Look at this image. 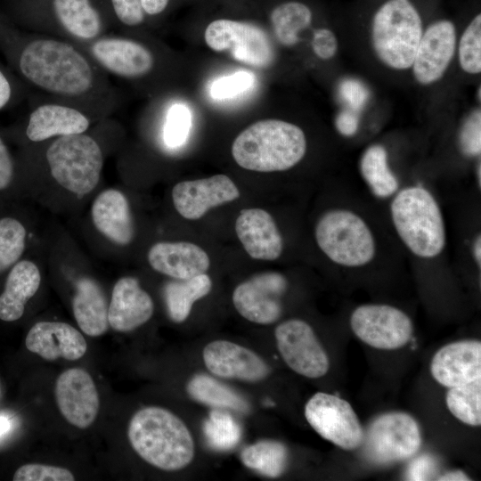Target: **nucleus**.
<instances>
[{
  "label": "nucleus",
  "instance_id": "10",
  "mask_svg": "<svg viewBox=\"0 0 481 481\" xmlns=\"http://www.w3.org/2000/svg\"><path fill=\"white\" fill-rule=\"evenodd\" d=\"M207 45L215 52H227L246 65L266 69L274 61L272 42L260 27L245 21L219 19L205 29Z\"/></svg>",
  "mask_w": 481,
  "mask_h": 481
},
{
  "label": "nucleus",
  "instance_id": "27",
  "mask_svg": "<svg viewBox=\"0 0 481 481\" xmlns=\"http://www.w3.org/2000/svg\"><path fill=\"white\" fill-rule=\"evenodd\" d=\"M72 309L76 322L85 334L98 337L107 331L109 306L95 281L86 277L77 281Z\"/></svg>",
  "mask_w": 481,
  "mask_h": 481
},
{
  "label": "nucleus",
  "instance_id": "48",
  "mask_svg": "<svg viewBox=\"0 0 481 481\" xmlns=\"http://www.w3.org/2000/svg\"><path fill=\"white\" fill-rule=\"evenodd\" d=\"M12 93L11 83L4 73L0 69V110L4 108L10 102Z\"/></svg>",
  "mask_w": 481,
  "mask_h": 481
},
{
  "label": "nucleus",
  "instance_id": "49",
  "mask_svg": "<svg viewBox=\"0 0 481 481\" xmlns=\"http://www.w3.org/2000/svg\"><path fill=\"white\" fill-rule=\"evenodd\" d=\"M438 480L460 481V480H469V477L461 470H454V471L448 472L442 475L438 478Z\"/></svg>",
  "mask_w": 481,
  "mask_h": 481
},
{
  "label": "nucleus",
  "instance_id": "30",
  "mask_svg": "<svg viewBox=\"0 0 481 481\" xmlns=\"http://www.w3.org/2000/svg\"><path fill=\"white\" fill-rule=\"evenodd\" d=\"M244 466L267 477H278L288 465L289 452L280 441L265 439L244 448L240 452Z\"/></svg>",
  "mask_w": 481,
  "mask_h": 481
},
{
  "label": "nucleus",
  "instance_id": "13",
  "mask_svg": "<svg viewBox=\"0 0 481 481\" xmlns=\"http://www.w3.org/2000/svg\"><path fill=\"white\" fill-rule=\"evenodd\" d=\"M274 337L282 360L293 371L309 379L321 378L328 372V355L306 322L287 320L276 327Z\"/></svg>",
  "mask_w": 481,
  "mask_h": 481
},
{
  "label": "nucleus",
  "instance_id": "26",
  "mask_svg": "<svg viewBox=\"0 0 481 481\" xmlns=\"http://www.w3.org/2000/svg\"><path fill=\"white\" fill-rule=\"evenodd\" d=\"M41 275L36 264L18 261L12 266L0 295V320L14 322L21 318L28 301L36 294Z\"/></svg>",
  "mask_w": 481,
  "mask_h": 481
},
{
  "label": "nucleus",
  "instance_id": "44",
  "mask_svg": "<svg viewBox=\"0 0 481 481\" xmlns=\"http://www.w3.org/2000/svg\"><path fill=\"white\" fill-rule=\"evenodd\" d=\"M436 472V462L434 457L422 454L414 459L408 467L406 477L408 480H428Z\"/></svg>",
  "mask_w": 481,
  "mask_h": 481
},
{
  "label": "nucleus",
  "instance_id": "41",
  "mask_svg": "<svg viewBox=\"0 0 481 481\" xmlns=\"http://www.w3.org/2000/svg\"><path fill=\"white\" fill-rule=\"evenodd\" d=\"M111 12L117 21L125 27L140 26L145 19L141 0H109Z\"/></svg>",
  "mask_w": 481,
  "mask_h": 481
},
{
  "label": "nucleus",
  "instance_id": "19",
  "mask_svg": "<svg viewBox=\"0 0 481 481\" xmlns=\"http://www.w3.org/2000/svg\"><path fill=\"white\" fill-rule=\"evenodd\" d=\"M455 43V28L451 21H437L426 30L412 63L413 74L419 83L429 85L444 75L453 57Z\"/></svg>",
  "mask_w": 481,
  "mask_h": 481
},
{
  "label": "nucleus",
  "instance_id": "8",
  "mask_svg": "<svg viewBox=\"0 0 481 481\" xmlns=\"http://www.w3.org/2000/svg\"><path fill=\"white\" fill-rule=\"evenodd\" d=\"M39 8L32 25L38 33L72 41L93 42L106 34L107 24L92 0H48Z\"/></svg>",
  "mask_w": 481,
  "mask_h": 481
},
{
  "label": "nucleus",
  "instance_id": "1",
  "mask_svg": "<svg viewBox=\"0 0 481 481\" xmlns=\"http://www.w3.org/2000/svg\"><path fill=\"white\" fill-rule=\"evenodd\" d=\"M16 67L45 99L71 105L94 121L108 118L118 97L109 76L78 45L61 37L37 34L16 45Z\"/></svg>",
  "mask_w": 481,
  "mask_h": 481
},
{
  "label": "nucleus",
  "instance_id": "40",
  "mask_svg": "<svg viewBox=\"0 0 481 481\" xmlns=\"http://www.w3.org/2000/svg\"><path fill=\"white\" fill-rule=\"evenodd\" d=\"M460 146L462 152L469 157H477L481 151V112L474 111L465 121L460 134Z\"/></svg>",
  "mask_w": 481,
  "mask_h": 481
},
{
  "label": "nucleus",
  "instance_id": "21",
  "mask_svg": "<svg viewBox=\"0 0 481 481\" xmlns=\"http://www.w3.org/2000/svg\"><path fill=\"white\" fill-rule=\"evenodd\" d=\"M25 345L29 351L46 361H76L87 350L84 336L73 326L61 322L35 323L27 334Z\"/></svg>",
  "mask_w": 481,
  "mask_h": 481
},
{
  "label": "nucleus",
  "instance_id": "31",
  "mask_svg": "<svg viewBox=\"0 0 481 481\" xmlns=\"http://www.w3.org/2000/svg\"><path fill=\"white\" fill-rule=\"evenodd\" d=\"M360 169L364 181L377 197L388 198L396 193L398 180L389 168L387 153L383 146H370L363 154Z\"/></svg>",
  "mask_w": 481,
  "mask_h": 481
},
{
  "label": "nucleus",
  "instance_id": "17",
  "mask_svg": "<svg viewBox=\"0 0 481 481\" xmlns=\"http://www.w3.org/2000/svg\"><path fill=\"white\" fill-rule=\"evenodd\" d=\"M202 358L212 374L225 379L258 382L271 371L257 354L229 340L211 341L204 347Z\"/></svg>",
  "mask_w": 481,
  "mask_h": 481
},
{
  "label": "nucleus",
  "instance_id": "51",
  "mask_svg": "<svg viewBox=\"0 0 481 481\" xmlns=\"http://www.w3.org/2000/svg\"><path fill=\"white\" fill-rule=\"evenodd\" d=\"M10 420L4 415H0V437L4 435L10 429Z\"/></svg>",
  "mask_w": 481,
  "mask_h": 481
},
{
  "label": "nucleus",
  "instance_id": "38",
  "mask_svg": "<svg viewBox=\"0 0 481 481\" xmlns=\"http://www.w3.org/2000/svg\"><path fill=\"white\" fill-rule=\"evenodd\" d=\"M255 80L254 74L246 70L220 77L211 84L210 95L215 100L232 99L250 89Z\"/></svg>",
  "mask_w": 481,
  "mask_h": 481
},
{
  "label": "nucleus",
  "instance_id": "15",
  "mask_svg": "<svg viewBox=\"0 0 481 481\" xmlns=\"http://www.w3.org/2000/svg\"><path fill=\"white\" fill-rule=\"evenodd\" d=\"M54 395L60 412L71 425L87 428L96 420L99 395L86 370L71 368L61 373L55 382Z\"/></svg>",
  "mask_w": 481,
  "mask_h": 481
},
{
  "label": "nucleus",
  "instance_id": "47",
  "mask_svg": "<svg viewBox=\"0 0 481 481\" xmlns=\"http://www.w3.org/2000/svg\"><path fill=\"white\" fill-rule=\"evenodd\" d=\"M169 0H141L143 11L148 15H158L165 11Z\"/></svg>",
  "mask_w": 481,
  "mask_h": 481
},
{
  "label": "nucleus",
  "instance_id": "7",
  "mask_svg": "<svg viewBox=\"0 0 481 481\" xmlns=\"http://www.w3.org/2000/svg\"><path fill=\"white\" fill-rule=\"evenodd\" d=\"M315 240L322 253L333 263L359 267L369 264L376 253V242L366 222L346 208H333L319 218Z\"/></svg>",
  "mask_w": 481,
  "mask_h": 481
},
{
  "label": "nucleus",
  "instance_id": "32",
  "mask_svg": "<svg viewBox=\"0 0 481 481\" xmlns=\"http://www.w3.org/2000/svg\"><path fill=\"white\" fill-rule=\"evenodd\" d=\"M270 20L278 42L292 46L298 42V34L310 25L312 12L302 3L288 2L275 7Z\"/></svg>",
  "mask_w": 481,
  "mask_h": 481
},
{
  "label": "nucleus",
  "instance_id": "3",
  "mask_svg": "<svg viewBox=\"0 0 481 481\" xmlns=\"http://www.w3.org/2000/svg\"><path fill=\"white\" fill-rule=\"evenodd\" d=\"M303 130L279 119L257 121L240 132L232 145V155L241 167L257 172H277L296 166L305 156Z\"/></svg>",
  "mask_w": 481,
  "mask_h": 481
},
{
  "label": "nucleus",
  "instance_id": "12",
  "mask_svg": "<svg viewBox=\"0 0 481 481\" xmlns=\"http://www.w3.org/2000/svg\"><path fill=\"white\" fill-rule=\"evenodd\" d=\"M350 326L363 343L383 350L403 347L413 333L411 318L404 311L384 304L356 307L350 316Z\"/></svg>",
  "mask_w": 481,
  "mask_h": 481
},
{
  "label": "nucleus",
  "instance_id": "5",
  "mask_svg": "<svg viewBox=\"0 0 481 481\" xmlns=\"http://www.w3.org/2000/svg\"><path fill=\"white\" fill-rule=\"evenodd\" d=\"M421 37L420 17L409 0H388L374 15L373 48L389 68H411Z\"/></svg>",
  "mask_w": 481,
  "mask_h": 481
},
{
  "label": "nucleus",
  "instance_id": "28",
  "mask_svg": "<svg viewBox=\"0 0 481 481\" xmlns=\"http://www.w3.org/2000/svg\"><path fill=\"white\" fill-rule=\"evenodd\" d=\"M212 281L206 273L167 282L164 287L167 311L172 322L180 323L189 316L194 302L207 296Z\"/></svg>",
  "mask_w": 481,
  "mask_h": 481
},
{
  "label": "nucleus",
  "instance_id": "37",
  "mask_svg": "<svg viewBox=\"0 0 481 481\" xmlns=\"http://www.w3.org/2000/svg\"><path fill=\"white\" fill-rule=\"evenodd\" d=\"M460 64L464 71L477 74L481 71V16L474 18L461 36L459 45Z\"/></svg>",
  "mask_w": 481,
  "mask_h": 481
},
{
  "label": "nucleus",
  "instance_id": "33",
  "mask_svg": "<svg viewBox=\"0 0 481 481\" xmlns=\"http://www.w3.org/2000/svg\"><path fill=\"white\" fill-rule=\"evenodd\" d=\"M208 445L215 451L226 452L240 443L242 429L237 420L225 410L214 409L203 423Z\"/></svg>",
  "mask_w": 481,
  "mask_h": 481
},
{
  "label": "nucleus",
  "instance_id": "34",
  "mask_svg": "<svg viewBox=\"0 0 481 481\" xmlns=\"http://www.w3.org/2000/svg\"><path fill=\"white\" fill-rule=\"evenodd\" d=\"M445 401L448 410L456 419L469 426H480L481 378L450 387Z\"/></svg>",
  "mask_w": 481,
  "mask_h": 481
},
{
  "label": "nucleus",
  "instance_id": "16",
  "mask_svg": "<svg viewBox=\"0 0 481 481\" xmlns=\"http://www.w3.org/2000/svg\"><path fill=\"white\" fill-rule=\"evenodd\" d=\"M240 191L226 175L183 181L172 190L173 203L185 219L202 217L210 208L237 200Z\"/></svg>",
  "mask_w": 481,
  "mask_h": 481
},
{
  "label": "nucleus",
  "instance_id": "18",
  "mask_svg": "<svg viewBox=\"0 0 481 481\" xmlns=\"http://www.w3.org/2000/svg\"><path fill=\"white\" fill-rule=\"evenodd\" d=\"M92 122L88 114L71 105L44 99L30 112L25 134L29 141L41 143L86 133Z\"/></svg>",
  "mask_w": 481,
  "mask_h": 481
},
{
  "label": "nucleus",
  "instance_id": "50",
  "mask_svg": "<svg viewBox=\"0 0 481 481\" xmlns=\"http://www.w3.org/2000/svg\"><path fill=\"white\" fill-rule=\"evenodd\" d=\"M473 256L476 263L480 267L481 265V236H477L473 243Z\"/></svg>",
  "mask_w": 481,
  "mask_h": 481
},
{
  "label": "nucleus",
  "instance_id": "2",
  "mask_svg": "<svg viewBox=\"0 0 481 481\" xmlns=\"http://www.w3.org/2000/svg\"><path fill=\"white\" fill-rule=\"evenodd\" d=\"M127 436L144 461L162 470H180L195 454L187 426L165 408L148 406L136 412L129 421Z\"/></svg>",
  "mask_w": 481,
  "mask_h": 481
},
{
  "label": "nucleus",
  "instance_id": "11",
  "mask_svg": "<svg viewBox=\"0 0 481 481\" xmlns=\"http://www.w3.org/2000/svg\"><path fill=\"white\" fill-rule=\"evenodd\" d=\"M305 417L325 440L344 450H355L363 441L364 431L359 419L346 400L318 392L306 404Z\"/></svg>",
  "mask_w": 481,
  "mask_h": 481
},
{
  "label": "nucleus",
  "instance_id": "42",
  "mask_svg": "<svg viewBox=\"0 0 481 481\" xmlns=\"http://www.w3.org/2000/svg\"><path fill=\"white\" fill-rule=\"evenodd\" d=\"M338 93L342 100L354 111L361 110L369 97L368 90L363 84L354 78L344 79L339 84Z\"/></svg>",
  "mask_w": 481,
  "mask_h": 481
},
{
  "label": "nucleus",
  "instance_id": "35",
  "mask_svg": "<svg viewBox=\"0 0 481 481\" xmlns=\"http://www.w3.org/2000/svg\"><path fill=\"white\" fill-rule=\"evenodd\" d=\"M26 229L13 217L0 218V273L15 265L26 245Z\"/></svg>",
  "mask_w": 481,
  "mask_h": 481
},
{
  "label": "nucleus",
  "instance_id": "39",
  "mask_svg": "<svg viewBox=\"0 0 481 481\" xmlns=\"http://www.w3.org/2000/svg\"><path fill=\"white\" fill-rule=\"evenodd\" d=\"M14 481H73L70 470L51 465L28 463L20 466L14 472Z\"/></svg>",
  "mask_w": 481,
  "mask_h": 481
},
{
  "label": "nucleus",
  "instance_id": "45",
  "mask_svg": "<svg viewBox=\"0 0 481 481\" xmlns=\"http://www.w3.org/2000/svg\"><path fill=\"white\" fill-rule=\"evenodd\" d=\"M13 176V163L7 146L0 137V191L6 189Z\"/></svg>",
  "mask_w": 481,
  "mask_h": 481
},
{
  "label": "nucleus",
  "instance_id": "22",
  "mask_svg": "<svg viewBox=\"0 0 481 481\" xmlns=\"http://www.w3.org/2000/svg\"><path fill=\"white\" fill-rule=\"evenodd\" d=\"M235 232L246 252L254 259L273 261L283 250L281 234L273 216L261 208L240 210Z\"/></svg>",
  "mask_w": 481,
  "mask_h": 481
},
{
  "label": "nucleus",
  "instance_id": "25",
  "mask_svg": "<svg viewBox=\"0 0 481 481\" xmlns=\"http://www.w3.org/2000/svg\"><path fill=\"white\" fill-rule=\"evenodd\" d=\"M92 218L96 229L113 242L130 243L134 238V224L126 196L109 189L101 192L92 206Z\"/></svg>",
  "mask_w": 481,
  "mask_h": 481
},
{
  "label": "nucleus",
  "instance_id": "23",
  "mask_svg": "<svg viewBox=\"0 0 481 481\" xmlns=\"http://www.w3.org/2000/svg\"><path fill=\"white\" fill-rule=\"evenodd\" d=\"M153 311V301L137 279L123 277L115 283L108 311L109 324L114 330H134L147 322Z\"/></svg>",
  "mask_w": 481,
  "mask_h": 481
},
{
  "label": "nucleus",
  "instance_id": "43",
  "mask_svg": "<svg viewBox=\"0 0 481 481\" xmlns=\"http://www.w3.org/2000/svg\"><path fill=\"white\" fill-rule=\"evenodd\" d=\"M312 47L319 58L328 60L335 55L338 49V41L330 29H319L314 30Z\"/></svg>",
  "mask_w": 481,
  "mask_h": 481
},
{
  "label": "nucleus",
  "instance_id": "6",
  "mask_svg": "<svg viewBox=\"0 0 481 481\" xmlns=\"http://www.w3.org/2000/svg\"><path fill=\"white\" fill-rule=\"evenodd\" d=\"M53 178L64 189L86 195L97 185L103 167L99 143L86 133L53 138L45 151Z\"/></svg>",
  "mask_w": 481,
  "mask_h": 481
},
{
  "label": "nucleus",
  "instance_id": "14",
  "mask_svg": "<svg viewBox=\"0 0 481 481\" xmlns=\"http://www.w3.org/2000/svg\"><path fill=\"white\" fill-rule=\"evenodd\" d=\"M288 288L286 277L278 272H263L240 282L232 292V303L246 320L267 325L281 315V297Z\"/></svg>",
  "mask_w": 481,
  "mask_h": 481
},
{
  "label": "nucleus",
  "instance_id": "20",
  "mask_svg": "<svg viewBox=\"0 0 481 481\" xmlns=\"http://www.w3.org/2000/svg\"><path fill=\"white\" fill-rule=\"evenodd\" d=\"M430 371L436 382L449 388L480 379V341L461 340L444 346L434 355Z\"/></svg>",
  "mask_w": 481,
  "mask_h": 481
},
{
  "label": "nucleus",
  "instance_id": "24",
  "mask_svg": "<svg viewBox=\"0 0 481 481\" xmlns=\"http://www.w3.org/2000/svg\"><path fill=\"white\" fill-rule=\"evenodd\" d=\"M148 262L155 271L176 280L205 273L210 265L206 251L186 241L154 244L148 252Z\"/></svg>",
  "mask_w": 481,
  "mask_h": 481
},
{
  "label": "nucleus",
  "instance_id": "4",
  "mask_svg": "<svg viewBox=\"0 0 481 481\" xmlns=\"http://www.w3.org/2000/svg\"><path fill=\"white\" fill-rule=\"evenodd\" d=\"M390 214L394 227L407 249L420 258H433L444 249L445 227L440 207L422 186L396 192Z\"/></svg>",
  "mask_w": 481,
  "mask_h": 481
},
{
  "label": "nucleus",
  "instance_id": "29",
  "mask_svg": "<svg viewBox=\"0 0 481 481\" xmlns=\"http://www.w3.org/2000/svg\"><path fill=\"white\" fill-rule=\"evenodd\" d=\"M190 397L214 409L231 410L241 413L249 412L245 398L232 388L208 374L192 376L186 385Z\"/></svg>",
  "mask_w": 481,
  "mask_h": 481
},
{
  "label": "nucleus",
  "instance_id": "9",
  "mask_svg": "<svg viewBox=\"0 0 481 481\" xmlns=\"http://www.w3.org/2000/svg\"><path fill=\"white\" fill-rule=\"evenodd\" d=\"M365 457L378 465L405 461L421 445L419 424L410 414L392 412L376 418L363 436Z\"/></svg>",
  "mask_w": 481,
  "mask_h": 481
},
{
  "label": "nucleus",
  "instance_id": "36",
  "mask_svg": "<svg viewBox=\"0 0 481 481\" xmlns=\"http://www.w3.org/2000/svg\"><path fill=\"white\" fill-rule=\"evenodd\" d=\"M192 126V113L181 102L173 103L166 113L162 127L164 143L172 149L178 148L186 142Z\"/></svg>",
  "mask_w": 481,
  "mask_h": 481
},
{
  "label": "nucleus",
  "instance_id": "46",
  "mask_svg": "<svg viewBox=\"0 0 481 481\" xmlns=\"http://www.w3.org/2000/svg\"><path fill=\"white\" fill-rule=\"evenodd\" d=\"M336 127L345 136L354 135L359 126L358 117L354 110H342L336 118Z\"/></svg>",
  "mask_w": 481,
  "mask_h": 481
}]
</instances>
